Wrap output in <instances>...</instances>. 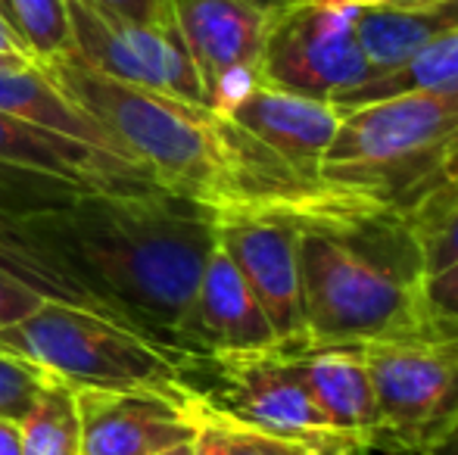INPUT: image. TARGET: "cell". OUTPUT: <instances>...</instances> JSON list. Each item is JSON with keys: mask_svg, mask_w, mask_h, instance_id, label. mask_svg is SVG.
<instances>
[{"mask_svg": "<svg viewBox=\"0 0 458 455\" xmlns=\"http://www.w3.org/2000/svg\"><path fill=\"white\" fill-rule=\"evenodd\" d=\"M216 243V213L163 188L60 190L0 206V268L19 284L182 352Z\"/></svg>", "mask_w": 458, "mask_h": 455, "instance_id": "cell-1", "label": "cell"}, {"mask_svg": "<svg viewBox=\"0 0 458 455\" xmlns=\"http://www.w3.org/2000/svg\"><path fill=\"white\" fill-rule=\"evenodd\" d=\"M69 100L100 122L157 188L216 215H300L334 190L296 175L228 115L97 72L75 54L38 63Z\"/></svg>", "mask_w": 458, "mask_h": 455, "instance_id": "cell-2", "label": "cell"}, {"mask_svg": "<svg viewBox=\"0 0 458 455\" xmlns=\"http://www.w3.org/2000/svg\"><path fill=\"white\" fill-rule=\"evenodd\" d=\"M302 312L309 346H352L421 334L437 312L403 206L334 190L300 215Z\"/></svg>", "mask_w": 458, "mask_h": 455, "instance_id": "cell-3", "label": "cell"}, {"mask_svg": "<svg viewBox=\"0 0 458 455\" xmlns=\"http://www.w3.org/2000/svg\"><path fill=\"white\" fill-rule=\"evenodd\" d=\"M458 138V91H405L346 106L318 181L365 200L405 206L440 175Z\"/></svg>", "mask_w": 458, "mask_h": 455, "instance_id": "cell-4", "label": "cell"}, {"mask_svg": "<svg viewBox=\"0 0 458 455\" xmlns=\"http://www.w3.org/2000/svg\"><path fill=\"white\" fill-rule=\"evenodd\" d=\"M0 350L41 365L75 390L147 387L193 393V375L203 365L191 352L63 303H41L25 318L0 328Z\"/></svg>", "mask_w": 458, "mask_h": 455, "instance_id": "cell-5", "label": "cell"}, {"mask_svg": "<svg viewBox=\"0 0 458 455\" xmlns=\"http://www.w3.org/2000/svg\"><path fill=\"white\" fill-rule=\"evenodd\" d=\"M380 406L374 452L421 455L458 431V322L437 312L421 334L352 343Z\"/></svg>", "mask_w": 458, "mask_h": 455, "instance_id": "cell-6", "label": "cell"}, {"mask_svg": "<svg viewBox=\"0 0 458 455\" xmlns=\"http://www.w3.org/2000/svg\"><path fill=\"white\" fill-rule=\"evenodd\" d=\"M356 4L287 0L268 19L259 81L337 104L371 79L356 38Z\"/></svg>", "mask_w": 458, "mask_h": 455, "instance_id": "cell-7", "label": "cell"}, {"mask_svg": "<svg viewBox=\"0 0 458 455\" xmlns=\"http://www.w3.org/2000/svg\"><path fill=\"white\" fill-rule=\"evenodd\" d=\"M66 16L72 29V54L97 72L209 106L175 22H134L103 10L94 0H66Z\"/></svg>", "mask_w": 458, "mask_h": 455, "instance_id": "cell-8", "label": "cell"}, {"mask_svg": "<svg viewBox=\"0 0 458 455\" xmlns=\"http://www.w3.org/2000/svg\"><path fill=\"white\" fill-rule=\"evenodd\" d=\"M193 396L228 418L300 437H344L302 383L290 352L212 356L193 375ZM350 440V437H346Z\"/></svg>", "mask_w": 458, "mask_h": 455, "instance_id": "cell-9", "label": "cell"}, {"mask_svg": "<svg viewBox=\"0 0 458 455\" xmlns=\"http://www.w3.org/2000/svg\"><path fill=\"white\" fill-rule=\"evenodd\" d=\"M172 13L203 81L206 104L225 115L259 85L272 10L256 0H172Z\"/></svg>", "mask_w": 458, "mask_h": 455, "instance_id": "cell-10", "label": "cell"}, {"mask_svg": "<svg viewBox=\"0 0 458 455\" xmlns=\"http://www.w3.org/2000/svg\"><path fill=\"white\" fill-rule=\"evenodd\" d=\"M218 243L241 268L243 281L259 299L277 343L287 352L309 346L302 312L300 231L290 215L234 213L216 215Z\"/></svg>", "mask_w": 458, "mask_h": 455, "instance_id": "cell-11", "label": "cell"}, {"mask_svg": "<svg viewBox=\"0 0 458 455\" xmlns=\"http://www.w3.org/2000/svg\"><path fill=\"white\" fill-rule=\"evenodd\" d=\"M81 455H159L193 440V393L163 390H75Z\"/></svg>", "mask_w": 458, "mask_h": 455, "instance_id": "cell-12", "label": "cell"}, {"mask_svg": "<svg viewBox=\"0 0 458 455\" xmlns=\"http://www.w3.org/2000/svg\"><path fill=\"white\" fill-rule=\"evenodd\" d=\"M0 169L54 178L85 190H147L153 175L138 163L0 113Z\"/></svg>", "mask_w": 458, "mask_h": 455, "instance_id": "cell-13", "label": "cell"}, {"mask_svg": "<svg viewBox=\"0 0 458 455\" xmlns=\"http://www.w3.org/2000/svg\"><path fill=\"white\" fill-rule=\"evenodd\" d=\"M187 343L199 358L281 350L259 299L222 243H216L193 297Z\"/></svg>", "mask_w": 458, "mask_h": 455, "instance_id": "cell-14", "label": "cell"}, {"mask_svg": "<svg viewBox=\"0 0 458 455\" xmlns=\"http://www.w3.org/2000/svg\"><path fill=\"white\" fill-rule=\"evenodd\" d=\"M225 115L250 138L268 147L296 175L318 181V165L337 134L344 110L331 100L306 97L259 81Z\"/></svg>", "mask_w": 458, "mask_h": 455, "instance_id": "cell-15", "label": "cell"}, {"mask_svg": "<svg viewBox=\"0 0 458 455\" xmlns=\"http://www.w3.org/2000/svg\"><path fill=\"white\" fill-rule=\"evenodd\" d=\"M290 358L325 418L344 437L374 452L380 434V406L362 356L352 346H312V350L290 352Z\"/></svg>", "mask_w": 458, "mask_h": 455, "instance_id": "cell-16", "label": "cell"}, {"mask_svg": "<svg viewBox=\"0 0 458 455\" xmlns=\"http://www.w3.org/2000/svg\"><path fill=\"white\" fill-rule=\"evenodd\" d=\"M0 113H10L38 128L66 134V138L81 140L94 150L113 153V156L134 163L115 144L113 134L100 122H94L75 100H69L60 91V85L35 60H0Z\"/></svg>", "mask_w": 458, "mask_h": 455, "instance_id": "cell-17", "label": "cell"}, {"mask_svg": "<svg viewBox=\"0 0 458 455\" xmlns=\"http://www.w3.org/2000/svg\"><path fill=\"white\" fill-rule=\"evenodd\" d=\"M193 427L197 431L191 440V455H368L362 443L346 437H300L228 418L197 396Z\"/></svg>", "mask_w": 458, "mask_h": 455, "instance_id": "cell-18", "label": "cell"}, {"mask_svg": "<svg viewBox=\"0 0 458 455\" xmlns=\"http://www.w3.org/2000/svg\"><path fill=\"white\" fill-rule=\"evenodd\" d=\"M446 31H453V22L443 16V10L437 4L430 6L377 4V6H359L356 10V38L368 66L374 72L371 79L405 66L418 50H424L430 41H437Z\"/></svg>", "mask_w": 458, "mask_h": 455, "instance_id": "cell-19", "label": "cell"}, {"mask_svg": "<svg viewBox=\"0 0 458 455\" xmlns=\"http://www.w3.org/2000/svg\"><path fill=\"white\" fill-rule=\"evenodd\" d=\"M405 91H458V29L440 35L424 50H418L405 66L359 85L346 97L337 100L340 110L371 100H384Z\"/></svg>", "mask_w": 458, "mask_h": 455, "instance_id": "cell-20", "label": "cell"}, {"mask_svg": "<svg viewBox=\"0 0 458 455\" xmlns=\"http://www.w3.org/2000/svg\"><path fill=\"white\" fill-rule=\"evenodd\" d=\"M19 455H81L75 387L50 375L31 412L19 421Z\"/></svg>", "mask_w": 458, "mask_h": 455, "instance_id": "cell-21", "label": "cell"}, {"mask_svg": "<svg viewBox=\"0 0 458 455\" xmlns=\"http://www.w3.org/2000/svg\"><path fill=\"white\" fill-rule=\"evenodd\" d=\"M409 225L418 237L424 274L446 272L458 262V181H434L428 190L405 203Z\"/></svg>", "mask_w": 458, "mask_h": 455, "instance_id": "cell-22", "label": "cell"}, {"mask_svg": "<svg viewBox=\"0 0 458 455\" xmlns=\"http://www.w3.org/2000/svg\"><path fill=\"white\" fill-rule=\"evenodd\" d=\"M10 25L31 50L35 63H50L72 54V29H69L66 0H6Z\"/></svg>", "mask_w": 458, "mask_h": 455, "instance_id": "cell-23", "label": "cell"}, {"mask_svg": "<svg viewBox=\"0 0 458 455\" xmlns=\"http://www.w3.org/2000/svg\"><path fill=\"white\" fill-rule=\"evenodd\" d=\"M47 377L50 371H44L41 365L0 350V418L19 425L31 412Z\"/></svg>", "mask_w": 458, "mask_h": 455, "instance_id": "cell-24", "label": "cell"}, {"mask_svg": "<svg viewBox=\"0 0 458 455\" xmlns=\"http://www.w3.org/2000/svg\"><path fill=\"white\" fill-rule=\"evenodd\" d=\"M41 303H44V299L38 297V293H31L29 287L19 284L10 272H4V268H0V328H6V324L25 318L29 312H35Z\"/></svg>", "mask_w": 458, "mask_h": 455, "instance_id": "cell-25", "label": "cell"}, {"mask_svg": "<svg viewBox=\"0 0 458 455\" xmlns=\"http://www.w3.org/2000/svg\"><path fill=\"white\" fill-rule=\"evenodd\" d=\"M94 4L122 19H134V22H150V25L175 22L172 0H94Z\"/></svg>", "mask_w": 458, "mask_h": 455, "instance_id": "cell-26", "label": "cell"}, {"mask_svg": "<svg viewBox=\"0 0 458 455\" xmlns=\"http://www.w3.org/2000/svg\"><path fill=\"white\" fill-rule=\"evenodd\" d=\"M424 297H428V303L434 312H440V316L458 322V262L449 265L446 272L424 281Z\"/></svg>", "mask_w": 458, "mask_h": 455, "instance_id": "cell-27", "label": "cell"}, {"mask_svg": "<svg viewBox=\"0 0 458 455\" xmlns=\"http://www.w3.org/2000/svg\"><path fill=\"white\" fill-rule=\"evenodd\" d=\"M0 60H35L25 41L16 35V29L4 16H0Z\"/></svg>", "mask_w": 458, "mask_h": 455, "instance_id": "cell-28", "label": "cell"}, {"mask_svg": "<svg viewBox=\"0 0 458 455\" xmlns=\"http://www.w3.org/2000/svg\"><path fill=\"white\" fill-rule=\"evenodd\" d=\"M0 455H19V425L0 418Z\"/></svg>", "mask_w": 458, "mask_h": 455, "instance_id": "cell-29", "label": "cell"}, {"mask_svg": "<svg viewBox=\"0 0 458 455\" xmlns=\"http://www.w3.org/2000/svg\"><path fill=\"white\" fill-rule=\"evenodd\" d=\"M437 181H458V138L449 144L446 156H443V165H440V175Z\"/></svg>", "mask_w": 458, "mask_h": 455, "instance_id": "cell-30", "label": "cell"}, {"mask_svg": "<svg viewBox=\"0 0 458 455\" xmlns=\"http://www.w3.org/2000/svg\"><path fill=\"white\" fill-rule=\"evenodd\" d=\"M421 455H458V431L449 434L443 443H437L434 450H428V452H421Z\"/></svg>", "mask_w": 458, "mask_h": 455, "instance_id": "cell-31", "label": "cell"}, {"mask_svg": "<svg viewBox=\"0 0 458 455\" xmlns=\"http://www.w3.org/2000/svg\"><path fill=\"white\" fill-rule=\"evenodd\" d=\"M437 6H440L443 16L453 22V29H458V0H437Z\"/></svg>", "mask_w": 458, "mask_h": 455, "instance_id": "cell-32", "label": "cell"}, {"mask_svg": "<svg viewBox=\"0 0 458 455\" xmlns=\"http://www.w3.org/2000/svg\"><path fill=\"white\" fill-rule=\"evenodd\" d=\"M437 4V0H396L393 6H430Z\"/></svg>", "mask_w": 458, "mask_h": 455, "instance_id": "cell-33", "label": "cell"}, {"mask_svg": "<svg viewBox=\"0 0 458 455\" xmlns=\"http://www.w3.org/2000/svg\"><path fill=\"white\" fill-rule=\"evenodd\" d=\"M159 455H191V443L172 446V450H165V452H159Z\"/></svg>", "mask_w": 458, "mask_h": 455, "instance_id": "cell-34", "label": "cell"}, {"mask_svg": "<svg viewBox=\"0 0 458 455\" xmlns=\"http://www.w3.org/2000/svg\"><path fill=\"white\" fill-rule=\"evenodd\" d=\"M346 4H356V6H377V4H396V0H346Z\"/></svg>", "mask_w": 458, "mask_h": 455, "instance_id": "cell-35", "label": "cell"}, {"mask_svg": "<svg viewBox=\"0 0 458 455\" xmlns=\"http://www.w3.org/2000/svg\"><path fill=\"white\" fill-rule=\"evenodd\" d=\"M256 4H262V6H268V10H275V6H281V4H287V0H256Z\"/></svg>", "mask_w": 458, "mask_h": 455, "instance_id": "cell-36", "label": "cell"}, {"mask_svg": "<svg viewBox=\"0 0 458 455\" xmlns=\"http://www.w3.org/2000/svg\"><path fill=\"white\" fill-rule=\"evenodd\" d=\"M0 16H4L6 22H10V6H6V0H0Z\"/></svg>", "mask_w": 458, "mask_h": 455, "instance_id": "cell-37", "label": "cell"}]
</instances>
